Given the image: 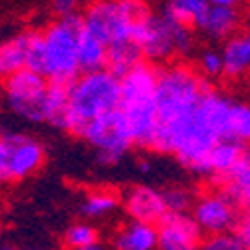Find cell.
Masks as SVG:
<instances>
[{
    "mask_svg": "<svg viewBox=\"0 0 250 250\" xmlns=\"http://www.w3.org/2000/svg\"><path fill=\"white\" fill-rule=\"evenodd\" d=\"M210 88L208 78L184 62L160 66L156 72L154 102H156V130L150 150L160 152V146L168 132L188 114L202 94Z\"/></svg>",
    "mask_w": 250,
    "mask_h": 250,
    "instance_id": "obj_1",
    "label": "cell"
},
{
    "mask_svg": "<svg viewBox=\"0 0 250 250\" xmlns=\"http://www.w3.org/2000/svg\"><path fill=\"white\" fill-rule=\"evenodd\" d=\"M158 66L150 62H140L126 74L118 78L120 98L118 108L128 122L134 146L148 148L152 146V138L156 130V102H154V86H156Z\"/></svg>",
    "mask_w": 250,
    "mask_h": 250,
    "instance_id": "obj_2",
    "label": "cell"
},
{
    "mask_svg": "<svg viewBox=\"0 0 250 250\" xmlns=\"http://www.w3.org/2000/svg\"><path fill=\"white\" fill-rule=\"evenodd\" d=\"M118 76L110 70L102 68L94 72H80L68 84V114L64 132L80 138L90 120L118 108Z\"/></svg>",
    "mask_w": 250,
    "mask_h": 250,
    "instance_id": "obj_3",
    "label": "cell"
},
{
    "mask_svg": "<svg viewBox=\"0 0 250 250\" xmlns=\"http://www.w3.org/2000/svg\"><path fill=\"white\" fill-rule=\"evenodd\" d=\"M152 14L146 0H92L80 12L82 28L110 44L132 38V30Z\"/></svg>",
    "mask_w": 250,
    "mask_h": 250,
    "instance_id": "obj_4",
    "label": "cell"
},
{
    "mask_svg": "<svg viewBox=\"0 0 250 250\" xmlns=\"http://www.w3.org/2000/svg\"><path fill=\"white\" fill-rule=\"evenodd\" d=\"M80 30H82L80 12L60 16L42 30L48 80L70 84L80 74L76 62V40Z\"/></svg>",
    "mask_w": 250,
    "mask_h": 250,
    "instance_id": "obj_5",
    "label": "cell"
},
{
    "mask_svg": "<svg viewBox=\"0 0 250 250\" xmlns=\"http://www.w3.org/2000/svg\"><path fill=\"white\" fill-rule=\"evenodd\" d=\"M80 138L94 148L100 166L118 164L134 146L128 122L120 108H112L90 120Z\"/></svg>",
    "mask_w": 250,
    "mask_h": 250,
    "instance_id": "obj_6",
    "label": "cell"
},
{
    "mask_svg": "<svg viewBox=\"0 0 250 250\" xmlns=\"http://www.w3.org/2000/svg\"><path fill=\"white\" fill-rule=\"evenodd\" d=\"M48 78L30 68H20L2 80L4 104L18 118L32 124L44 122V96Z\"/></svg>",
    "mask_w": 250,
    "mask_h": 250,
    "instance_id": "obj_7",
    "label": "cell"
},
{
    "mask_svg": "<svg viewBox=\"0 0 250 250\" xmlns=\"http://www.w3.org/2000/svg\"><path fill=\"white\" fill-rule=\"evenodd\" d=\"M188 212L198 224L202 234H218L230 232L242 210L220 188H214L202 192L200 196H194Z\"/></svg>",
    "mask_w": 250,
    "mask_h": 250,
    "instance_id": "obj_8",
    "label": "cell"
},
{
    "mask_svg": "<svg viewBox=\"0 0 250 250\" xmlns=\"http://www.w3.org/2000/svg\"><path fill=\"white\" fill-rule=\"evenodd\" d=\"M6 140V182H18L36 174L46 162L44 144L28 134H4Z\"/></svg>",
    "mask_w": 250,
    "mask_h": 250,
    "instance_id": "obj_9",
    "label": "cell"
},
{
    "mask_svg": "<svg viewBox=\"0 0 250 250\" xmlns=\"http://www.w3.org/2000/svg\"><path fill=\"white\" fill-rule=\"evenodd\" d=\"M132 38L140 44L142 56L150 64H162L174 56L172 20L160 14H150L132 30Z\"/></svg>",
    "mask_w": 250,
    "mask_h": 250,
    "instance_id": "obj_10",
    "label": "cell"
},
{
    "mask_svg": "<svg viewBox=\"0 0 250 250\" xmlns=\"http://www.w3.org/2000/svg\"><path fill=\"white\" fill-rule=\"evenodd\" d=\"M156 228V250H198V242L204 236L190 212H166Z\"/></svg>",
    "mask_w": 250,
    "mask_h": 250,
    "instance_id": "obj_11",
    "label": "cell"
},
{
    "mask_svg": "<svg viewBox=\"0 0 250 250\" xmlns=\"http://www.w3.org/2000/svg\"><path fill=\"white\" fill-rule=\"evenodd\" d=\"M120 206L130 220L158 224L166 214L162 202V192L150 184H136L120 196Z\"/></svg>",
    "mask_w": 250,
    "mask_h": 250,
    "instance_id": "obj_12",
    "label": "cell"
},
{
    "mask_svg": "<svg viewBox=\"0 0 250 250\" xmlns=\"http://www.w3.org/2000/svg\"><path fill=\"white\" fill-rule=\"evenodd\" d=\"M222 76L230 80H240L250 68V36L246 32H236L224 40L220 50Z\"/></svg>",
    "mask_w": 250,
    "mask_h": 250,
    "instance_id": "obj_13",
    "label": "cell"
},
{
    "mask_svg": "<svg viewBox=\"0 0 250 250\" xmlns=\"http://www.w3.org/2000/svg\"><path fill=\"white\" fill-rule=\"evenodd\" d=\"M216 188H220L240 210H248V204H250V156L248 152H244L232 168L216 182Z\"/></svg>",
    "mask_w": 250,
    "mask_h": 250,
    "instance_id": "obj_14",
    "label": "cell"
},
{
    "mask_svg": "<svg viewBox=\"0 0 250 250\" xmlns=\"http://www.w3.org/2000/svg\"><path fill=\"white\" fill-rule=\"evenodd\" d=\"M158 246V228L156 224L128 220L122 224L114 238L112 248L114 250H156Z\"/></svg>",
    "mask_w": 250,
    "mask_h": 250,
    "instance_id": "obj_15",
    "label": "cell"
},
{
    "mask_svg": "<svg viewBox=\"0 0 250 250\" xmlns=\"http://www.w3.org/2000/svg\"><path fill=\"white\" fill-rule=\"evenodd\" d=\"M244 152H248L246 142H240L234 138L216 140L210 152H208V180H212L216 184L238 162V158Z\"/></svg>",
    "mask_w": 250,
    "mask_h": 250,
    "instance_id": "obj_16",
    "label": "cell"
},
{
    "mask_svg": "<svg viewBox=\"0 0 250 250\" xmlns=\"http://www.w3.org/2000/svg\"><path fill=\"white\" fill-rule=\"evenodd\" d=\"M242 16L236 6H210L200 24V30L212 40H224L238 32Z\"/></svg>",
    "mask_w": 250,
    "mask_h": 250,
    "instance_id": "obj_17",
    "label": "cell"
},
{
    "mask_svg": "<svg viewBox=\"0 0 250 250\" xmlns=\"http://www.w3.org/2000/svg\"><path fill=\"white\" fill-rule=\"evenodd\" d=\"M140 62H144V56L134 38H120L106 44V70H110L114 76L120 78Z\"/></svg>",
    "mask_w": 250,
    "mask_h": 250,
    "instance_id": "obj_18",
    "label": "cell"
},
{
    "mask_svg": "<svg viewBox=\"0 0 250 250\" xmlns=\"http://www.w3.org/2000/svg\"><path fill=\"white\" fill-rule=\"evenodd\" d=\"M76 62L78 72H94L106 68V44L82 28L76 40Z\"/></svg>",
    "mask_w": 250,
    "mask_h": 250,
    "instance_id": "obj_19",
    "label": "cell"
},
{
    "mask_svg": "<svg viewBox=\"0 0 250 250\" xmlns=\"http://www.w3.org/2000/svg\"><path fill=\"white\" fill-rule=\"evenodd\" d=\"M120 208V194L108 188H96L90 190L84 198H82L78 206V214L84 220H98V218H106L112 212H116Z\"/></svg>",
    "mask_w": 250,
    "mask_h": 250,
    "instance_id": "obj_20",
    "label": "cell"
},
{
    "mask_svg": "<svg viewBox=\"0 0 250 250\" xmlns=\"http://www.w3.org/2000/svg\"><path fill=\"white\" fill-rule=\"evenodd\" d=\"M208 8V0H166L162 14L188 28H200Z\"/></svg>",
    "mask_w": 250,
    "mask_h": 250,
    "instance_id": "obj_21",
    "label": "cell"
},
{
    "mask_svg": "<svg viewBox=\"0 0 250 250\" xmlns=\"http://www.w3.org/2000/svg\"><path fill=\"white\" fill-rule=\"evenodd\" d=\"M68 114V84L48 80L46 96H44V122L54 128L64 130Z\"/></svg>",
    "mask_w": 250,
    "mask_h": 250,
    "instance_id": "obj_22",
    "label": "cell"
},
{
    "mask_svg": "<svg viewBox=\"0 0 250 250\" xmlns=\"http://www.w3.org/2000/svg\"><path fill=\"white\" fill-rule=\"evenodd\" d=\"M26 62V36L18 34L0 42V80L8 78L16 70L24 68Z\"/></svg>",
    "mask_w": 250,
    "mask_h": 250,
    "instance_id": "obj_23",
    "label": "cell"
},
{
    "mask_svg": "<svg viewBox=\"0 0 250 250\" xmlns=\"http://www.w3.org/2000/svg\"><path fill=\"white\" fill-rule=\"evenodd\" d=\"M26 36V62L24 66L46 76V56H44V40L40 30H28Z\"/></svg>",
    "mask_w": 250,
    "mask_h": 250,
    "instance_id": "obj_24",
    "label": "cell"
},
{
    "mask_svg": "<svg viewBox=\"0 0 250 250\" xmlns=\"http://www.w3.org/2000/svg\"><path fill=\"white\" fill-rule=\"evenodd\" d=\"M96 240H100L98 228L90 220H84V218L78 220V222H72L64 232V244L70 250H76L80 246H86V244L96 242Z\"/></svg>",
    "mask_w": 250,
    "mask_h": 250,
    "instance_id": "obj_25",
    "label": "cell"
},
{
    "mask_svg": "<svg viewBox=\"0 0 250 250\" xmlns=\"http://www.w3.org/2000/svg\"><path fill=\"white\" fill-rule=\"evenodd\" d=\"M228 136L248 142L250 138V106L246 102L234 100L232 104V112H230V124H228Z\"/></svg>",
    "mask_w": 250,
    "mask_h": 250,
    "instance_id": "obj_26",
    "label": "cell"
},
{
    "mask_svg": "<svg viewBox=\"0 0 250 250\" xmlns=\"http://www.w3.org/2000/svg\"><path fill=\"white\" fill-rule=\"evenodd\" d=\"M160 192H162V202H164L166 212H188L190 210L194 194L188 188L178 186V184H172V186L162 188Z\"/></svg>",
    "mask_w": 250,
    "mask_h": 250,
    "instance_id": "obj_27",
    "label": "cell"
},
{
    "mask_svg": "<svg viewBox=\"0 0 250 250\" xmlns=\"http://www.w3.org/2000/svg\"><path fill=\"white\" fill-rule=\"evenodd\" d=\"M194 28H188L184 24H178L172 20V44H174V56H190L196 48Z\"/></svg>",
    "mask_w": 250,
    "mask_h": 250,
    "instance_id": "obj_28",
    "label": "cell"
},
{
    "mask_svg": "<svg viewBox=\"0 0 250 250\" xmlns=\"http://www.w3.org/2000/svg\"><path fill=\"white\" fill-rule=\"evenodd\" d=\"M198 250H248L240 244L230 232H218V234H204L198 242Z\"/></svg>",
    "mask_w": 250,
    "mask_h": 250,
    "instance_id": "obj_29",
    "label": "cell"
},
{
    "mask_svg": "<svg viewBox=\"0 0 250 250\" xmlns=\"http://www.w3.org/2000/svg\"><path fill=\"white\" fill-rule=\"evenodd\" d=\"M198 72L204 78H220L222 76V58H220V50L214 48H206L202 50L200 58H198Z\"/></svg>",
    "mask_w": 250,
    "mask_h": 250,
    "instance_id": "obj_30",
    "label": "cell"
},
{
    "mask_svg": "<svg viewBox=\"0 0 250 250\" xmlns=\"http://www.w3.org/2000/svg\"><path fill=\"white\" fill-rule=\"evenodd\" d=\"M230 234L240 244H244L246 248H250V214H248V210H242L240 212V216L236 218L234 226L230 228Z\"/></svg>",
    "mask_w": 250,
    "mask_h": 250,
    "instance_id": "obj_31",
    "label": "cell"
},
{
    "mask_svg": "<svg viewBox=\"0 0 250 250\" xmlns=\"http://www.w3.org/2000/svg\"><path fill=\"white\" fill-rule=\"evenodd\" d=\"M80 8V0H52V12L60 18V16H68L78 12Z\"/></svg>",
    "mask_w": 250,
    "mask_h": 250,
    "instance_id": "obj_32",
    "label": "cell"
},
{
    "mask_svg": "<svg viewBox=\"0 0 250 250\" xmlns=\"http://www.w3.org/2000/svg\"><path fill=\"white\" fill-rule=\"evenodd\" d=\"M4 166H6V140H4V134H0V184L6 182Z\"/></svg>",
    "mask_w": 250,
    "mask_h": 250,
    "instance_id": "obj_33",
    "label": "cell"
},
{
    "mask_svg": "<svg viewBox=\"0 0 250 250\" xmlns=\"http://www.w3.org/2000/svg\"><path fill=\"white\" fill-rule=\"evenodd\" d=\"M242 0H208L210 6H238Z\"/></svg>",
    "mask_w": 250,
    "mask_h": 250,
    "instance_id": "obj_34",
    "label": "cell"
},
{
    "mask_svg": "<svg viewBox=\"0 0 250 250\" xmlns=\"http://www.w3.org/2000/svg\"><path fill=\"white\" fill-rule=\"evenodd\" d=\"M76 250H108V246L102 244L100 240H96V242H90V244H86V246H80V248H76Z\"/></svg>",
    "mask_w": 250,
    "mask_h": 250,
    "instance_id": "obj_35",
    "label": "cell"
},
{
    "mask_svg": "<svg viewBox=\"0 0 250 250\" xmlns=\"http://www.w3.org/2000/svg\"><path fill=\"white\" fill-rule=\"evenodd\" d=\"M140 172H150V162L148 160H142L140 162Z\"/></svg>",
    "mask_w": 250,
    "mask_h": 250,
    "instance_id": "obj_36",
    "label": "cell"
},
{
    "mask_svg": "<svg viewBox=\"0 0 250 250\" xmlns=\"http://www.w3.org/2000/svg\"><path fill=\"white\" fill-rule=\"evenodd\" d=\"M0 250H18L16 246H10V244H4V246H0Z\"/></svg>",
    "mask_w": 250,
    "mask_h": 250,
    "instance_id": "obj_37",
    "label": "cell"
}]
</instances>
